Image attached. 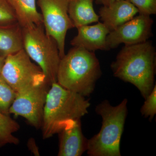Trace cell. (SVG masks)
Segmentation results:
<instances>
[{
    "label": "cell",
    "mask_w": 156,
    "mask_h": 156,
    "mask_svg": "<svg viewBox=\"0 0 156 156\" xmlns=\"http://www.w3.org/2000/svg\"><path fill=\"white\" fill-rule=\"evenodd\" d=\"M89 100L78 93L53 83L48 91L43 112L42 136L47 139L58 134L69 123L88 113Z\"/></svg>",
    "instance_id": "obj_2"
},
{
    "label": "cell",
    "mask_w": 156,
    "mask_h": 156,
    "mask_svg": "<svg viewBox=\"0 0 156 156\" xmlns=\"http://www.w3.org/2000/svg\"><path fill=\"white\" fill-rule=\"evenodd\" d=\"M77 29V34L70 42L73 47H80L93 52L108 50L106 38L110 31L102 23L83 26Z\"/></svg>",
    "instance_id": "obj_11"
},
{
    "label": "cell",
    "mask_w": 156,
    "mask_h": 156,
    "mask_svg": "<svg viewBox=\"0 0 156 156\" xmlns=\"http://www.w3.org/2000/svg\"><path fill=\"white\" fill-rule=\"evenodd\" d=\"M19 124L9 115L0 112V147L8 144H18L19 140L14 133L19 130Z\"/></svg>",
    "instance_id": "obj_16"
},
{
    "label": "cell",
    "mask_w": 156,
    "mask_h": 156,
    "mask_svg": "<svg viewBox=\"0 0 156 156\" xmlns=\"http://www.w3.org/2000/svg\"><path fill=\"white\" fill-rule=\"evenodd\" d=\"M69 0H37L46 33L56 41L61 58L64 56L68 31L74 28L68 14Z\"/></svg>",
    "instance_id": "obj_7"
},
{
    "label": "cell",
    "mask_w": 156,
    "mask_h": 156,
    "mask_svg": "<svg viewBox=\"0 0 156 156\" xmlns=\"http://www.w3.org/2000/svg\"><path fill=\"white\" fill-rule=\"evenodd\" d=\"M0 75L16 93L48 82L41 68L32 62L23 49L6 57Z\"/></svg>",
    "instance_id": "obj_6"
},
{
    "label": "cell",
    "mask_w": 156,
    "mask_h": 156,
    "mask_svg": "<svg viewBox=\"0 0 156 156\" xmlns=\"http://www.w3.org/2000/svg\"><path fill=\"white\" fill-rule=\"evenodd\" d=\"M50 87L46 82L17 92L9 114L23 117L32 126L41 128L44 107Z\"/></svg>",
    "instance_id": "obj_8"
},
{
    "label": "cell",
    "mask_w": 156,
    "mask_h": 156,
    "mask_svg": "<svg viewBox=\"0 0 156 156\" xmlns=\"http://www.w3.org/2000/svg\"><path fill=\"white\" fill-rule=\"evenodd\" d=\"M23 49L43 71L48 83L57 82L61 57L57 43L45 32L43 24L22 27Z\"/></svg>",
    "instance_id": "obj_5"
},
{
    "label": "cell",
    "mask_w": 156,
    "mask_h": 156,
    "mask_svg": "<svg viewBox=\"0 0 156 156\" xmlns=\"http://www.w3.org/2000/svg\"><path fill=\"white\" fill-rule=\"evenodd\" d=\"M127 104L126 98L115 106L105 100L96 106L95 111L102 118V126L99 133L88 140L89 156H121L120 141L128 114Z\"/></svg>",
    "instance_id": "obj_4"
},
{
    "label": "cell",
    "mask_w": 156,
    "mask_h": 156,
    "mask_svg": "<svg viewBox=\"0 0 156 156\" xmlns=\"http://www.w3.org/2000/svg\"><path fill=\"white\" fill-rule=\"evenodd\" d=\"M14 9L21 27L41 25V14L37 9L36 0H8Z\"/></svg>",
    "instance_id": "obj_15"
},
{
    "label": "cell",
    "mask_w": 156,
    "mask_h": 156,
    "mask_svg": "<svg viewBox=\"0 0 156 156\" xmlns=\"http://www.w3.org/2000/svg\"><path fill=\"white\" fill-rule=\"evenodd\" d=\"M137 9L139 14L150 16L156 14V0H128Z\"/></svg>",
    "instance_id": "obj_20"
},
{
    "label": "cell",
    "mask_w": 156,
    "mask_h": 156,
    "mask_svg": "<svg viewBox=\"0 0 156 156\" xmlns=\"http://www.w3.org/2000/svg\"><path fill=\"white\" fill-rule=\"evenodd\" d=\"M5 58L6 57L0 56V73H1V71H2L3 65H4V63H5Z\"/></svg>",
    "instance_id": "obj_23"
},
{
    "label": "cell",
    "mask_w": 156,
    "mask_h": 156,
    "mask_svg": "<svg viewBox=\"0 0 156 156\" xmlns=\"http://www.w3.org/2000/svg\"><path fill=\"white\" fill-rule=\"evenodd\" d=\"M138 13L136 7L128 0H120L101 7L99 16L102 23L111 31L132 19Z\"/></svg>",
    "instance_id": "obj_12"
},
{
    "label": "cell",
    "mask_w": 156,
    "mask_h": 156,
    "mask_svg": "<svg viewBox=\"0 0 156 156\" xmlns=\"http://www.w3.org/2000/svg\"><path fill=\"white\" fill-rule=\"evenodd\" d=\"M16 92L0 75V112L9 115V110L16 98Z\"/></svg>",
    "instance_id": "obj_17"
},
{
    "label": "cell",
    "mask_w": 156,
    "mask_h": 156,
    "mask_svg": "<svg viewBox=\"0 0 156 156\" xmlns=\"http://www.w3.org/2000/svg\"><path fill=\"white\" fill-rule=\"evenodd\" d=\"M156 52L151 41L125 45L111 67L114 76L136 87L144 99L154 87Z\"/></svg>",
    "instance_id": "obj_1"
},
{
    "label": "cell",
    "mask_w": 156,
    "mask_h": 156,
    "mask_svg": "<svg viewBox=\"0 0 156 156\" xmlns=\"http://www.w3.org/2000/svg\"><path fill=\"white\" fill-rule=\"evenodd\" d=\"M118 1H120V0H96V2L98 4H101L103 6L108 5L112 3Z\"/></svg>",
    "instance_id": "obj_22"
},
{
    "label": "cell",
    "mask_w": 156,
    "mask_h": 156,
    "mask_svg": "<svg viewBox=\"0 0 156 156\" xmlns=\"http://www.w3.org/2000/svg\"><path fill=\"white\" fill-rule=\"evenodd\" d=\"M154 21L150 16L139 14L110 32L106 38L108 50L121 44H136L146 41L152 35Z\"/></svg>",
    "instance_id": "obj_9"
},
{
    "label": "cell",
    "mask_w": 156,
    "mask_h": 156,
    "mask_svg": "<svg viewBox=\"0 0 156 156\" xmlns=\"http://www.w3.org/2000/svg\"><path fill=\"white\" fill-rule=\"evenodd\" d=\"M27 146L29 150L35 155H40L38 148L37 146L36 143L34 138H31L29 140Z\"/></svg>",
    "instance_id": "obj_21"
},
{
    "label": "cell",
    "mask_w": 156,
    "mask_h": 156,
    "mask_svg": "<svg viewBox=\"0 0 156 156\" xmlns=\"http://www.w3.org/2000/svg\"><path fill=\"white\" fill-rule=\"evenodd\" d=\"M23 49L22 29L19 23L0 25V56L6 57Z\"/></svg>",
    "instance_id": "obj_14"
},
{
    "label": "cell",
    "mask_w": 156,
    "mask_h": 156,
    "mask_svg": "<svg viewBox=\"0 0 156 156\" xmlns=\"http://www.w3.org/2000/svg\"><path fill=\"white\" fill-rule=\"evenodd\" d=\"M18 23L14 9L8 0H0V25H9Z\"/></svg>",
    "instance_id": "obj_18"
},
{
    "label": "cell",
    "mask_w": 156,
    "mask_h": 156,
    "mask_svg": "<svg viewBox=\"0 0 156 156\" xmlns=\"http://www.w3.org/2000/svg\"><path fill=\"white\" fill-rule=\"evenodd\" d=\"M101 75L95 52L73 47L61 58L57 82L63 88L86 97L94 91Z\"/></svg>",
    "instance_id": "obj_3"
},
{
    "label": "cell",
    "mask_w": 156,
    "mask_h": 156,
    "mask_svg": "<svg viewBox=\"0 0 156 156\" xmlns=\"http://www.w3.org/2000/svg\"><path fill=\"white\" fill-rule=\"evenodd\" d=\"M81 119L68 124L59 133L58 156H80L87 151L88 140L82 132Z\"/></svg>",
    "instance_id": "obj_10"
},
{
    "label": "cell",
    "mask_w": 156,
    "mask_h": 156,
    "mask_svg": "<svg viewBox=\"0 0 156 156\" xmlns=\"http://www.w3.org/2000/svg\"><path fill=\"white\" fill-rule=\"evenodd\" d=\"M94 0H69L68 14L74 27L98 22L99 16L93 7Z\"/></svg>",
    "instance_id": "obj_13"
},
{
    "label": "cell",
    "mask_w": 156,
    "mask_h": 156,
    "mask_svg": "<svg viewBox=\"0 0 156 156\" xmlns=\"http://www.w3.org/2000/svg\"><path fill=\"white\" fill-rule=\"evenodd\" d=\"M145 101L140 109L141 114L145 117H149L151 121L156 114V86L145 99Z\"/></svg>",
    "instance_id": "obj_19"
}]
</instances>
